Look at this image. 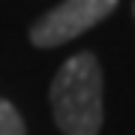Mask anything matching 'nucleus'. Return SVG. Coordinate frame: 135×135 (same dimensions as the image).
<instances>
[{"label": "nucleus", "mask_w": 135, "mask_h": 135, "mask_svg": "<svg viewBox=\"0 0 135 135\" xmlns=\"http://www.w3.org/2000/svg\"><path fill=\"white\" fill-rule=\"evenodd\" d=\"M51 111L63 135H99L102 129V69L93 54H75L51 81Z\"/></svg>", "instance_id": "f257e3e1"}, {"label": "nucleus", "mask_w": 135, "mask_h": 135, "mask_svg": "<svg viewBox=\"0 0 135 135\" xmlns=\"http://www.w3.org/2000/svg\"><path fill=\"white\" fill-rule=\"evenodd\" d=\"M117 6V0H63L60 6L39 18L33 30H30V42L36 48H54L63 45L69 39H75L78 33L90 30L93 24H99L105 15Z\"/></svg>", "instance_id": "f03ea898"}, {"label": "nucleus", "mask_w": 135, "mask_h": 135, "mask_svg": "<svg viewBox=\"0 0 135 135\" xmlns=\"http://www.w3.org/2000/svg\"><path fill=\"white\" fill-rule=\"evenodd\" d=\"M0 135H24V120L6 99H0Z\"/></svg>", "instance_id": "7ed1b4c3"}, {"label": "nucleus", "mask_w": 135, "mask_h": 135, "mask_svg": "<svg viewBox=\"0 0 135 135\" xmlns=\"http://www.w3.org/2000/svg\"><path fill=\"white\" fill-rule=\"evenodd\" d=\"M132 12H135V6H132Z\"/></svg>", "instance_id": "20e7f679"}]
</instances>
